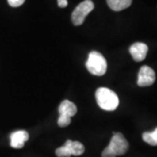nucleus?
<instances>
[{
	"label": "nucleus",
	"mask_w": 157,
	"mask_h": 157,
	"mask_svg": "<svg viewBox=\"0 0 157 157\" xmlns=\"http://www.w3.org/2000/svg\"><path fill=\"white\" fill-rule=\"evenodd\" d=\"M88 72L96 76L104 75L107 69V63L104 56L98 52H91L86 62Z\"/></svg>",
	"instance_id": "3"
},
{
	"label": "nucleus",
	"mask_w": 157,
	"mask_h": 157,
	"mask_svg": "<svg viewBox=\"0 0 157 157\" xmlns=\"http://www.w3.org/2000/svg\"><path fill=\"white\" fill-rule=\"evenodd\" d=\"M95 98L98 106L103 110L113 111L119 106L117 94L107 87H100L96 90Z\"/></svg>",
	"instance_id": "2"
},
{
	"label": "nucleus",
	"mask_w": 157,
	"mask_h": 157,
	"mask_svg": "<svg viewBox=\"0 0 157 157\" xmlns=\"http://www.w3.org/2000/svg\"><path fill=\"white\" fill-rule=\"evenodd\" d=\"M65 145L68 147V150L70 152L71 155L78 156L81 155L85 152L84 145L79 141H73V140H67Z\"/></svg>",
	"instance_id": "9"
},
{
	"label": "nucleus",
	"mask_w": 157,
	"mask_h": 157,
	"mask_svg": "<svg viewBox=\"0 0 157 157\" xmlns=\"http://www.w3.org/2000/svg\"><path fill=\"white\" fill-rule=\"evenodd\" d=\"M107 3L113 11H120L128 8L132 4V0H107Z\"/></svg>",
	"instance_id": "10"
},
{
	"label": "nucleus",
	"mask_w": 157,
	"mask_h": 157,
	"mask_svg": "<svg viewBox=\"0 0 157 157\" xmlns=\"http://www.w3.org/2000/svg\"><path fill=\"white\" fill-rule=\"evenodd\" d=\"M57 1H58V6L61 8H65L67 6V0H57Z\"/></svg>",
	"instance_id": "14"
},
{
	"label": "nucleus",
	"mask_w": 157,
	"mask_h": 157,
	"mask_svg": "<svg viewBox=\"0 0 157 157\" xmlns=\"http://www.w3.org/2000/svg\"><path fill=\"white\" fill-rule=\"evenodd\" d=\"M129 144L121 133H114L108 146L102 151L101 157H116L123 155L128 150Z\"/></svg>",
	"instance_id": "1"
},
{
	"label": "nucleus",
	"mask_w": 157,
	"mask_h": 157,
	"mask_svg": "<svg viewBox=\"0 0 157 157\" xmlns=\"http://www.w3.org/2000/svg\"><path fill=\"white\" fill-rule=\"evenodd\" d=\"M94 8V4L92 0H85L80 3L72 13V22L74 25H81L84 23L86 16Z\"/></svg>",
	"instance_id": "4"
},
{
	"label": "nucleus",
	"mask_w": 157,
	"mask_h": 157,
	"mask_svg": "<svg viewBox=\"0 0 157 157\" xmlns=\"http://www.w3.org/2000/svg\"><path fill=\"white\" fill-rule=\"evenodd\" d=\"M76 113H77V107L75 104L67 100L62 101L59 107V113L62 116L71 118L74 116Z\"/></svg>",
	"instance_id": "8"
},
{
	"label": "nucleus",
	"mask_w": 157,
	"mask_h": 157,
	"mask_svg": "<svg viewBox=\"0 0 157 157\" xmlns=\"http://www.w3.org/2000/svg\"><path fill=\"white\" fill-rule=\"evenodd\" d=\"M25 0H7L8 4L11 6V7H18V6H22L25 3Z\"/></svg>",
	"instance_id": "13"
},
{
	"label": "nucleus",
	"mask_w": 157,
	"mask_h": 157,
	"mask_svg": "<svg viewBox=\"0 0 157 157\" xmlns=\"http://www.w3.org/2000/svg\"><path fill=\"white\" fill-rule=\"evenodd\" d=\"M148 51V47L146 44L141 42H136L129 47V52L132 55L134 60L140 62L145 59Z\"/></svg>",
	"instance_id": "6"
},
{
	"label": "nucleus",
	"mask_w": 157,
	"mask_h": 157,
	"mask_svg": "<svg viewBox=\"0 0 157 157\" xmlns=\"http://www.w3.org/2000/svg\"><path fill=\"white\" fill-rule=\"evenodd\" d=\"M11 138V147L13 148H22L25 142L29 139L28 133L25 130H18L13 132L10 136Z\"/></svg>",
	"instance_id": "7"
},
{
	"label": "nucleus",
	"mask_w": 157,
	"mask_h": 157,
	"mask_svg": "<svg viewBox=\"0 0 157 157\" xmlns=\"http://www.w3.org/2000/svg\"><path fill=\"white\" fill-rule=\"evenodd\" d=\"M155 81V73L147 66L141 67L138 73L137 84L139 86H149Z\"/></svg>",
	"instance_id": "5"
},
{
	"label": "nucleus",
	"mask_w": 157,
	"mask_h": 157,
	"mask_svg": "<svg viewBox=\"0 0 157 157\" xmlns=\"http://www.w3.org/2000/svg\"><path fill=\"white\" fill-rule=\"evenodd\" d=\"M142 139L151 146H157V128L152 132H145L142 134Z\"/></svg>",
	"instance_id": "11"
},
{
	"label": "nucleus",
	"mask_w": 157,
	"mask_h": 157,
	"mask_svg": "<svg viewBox=\"0 0 157 157\" xmlns=\"http://www.w3.org/2000/svg\"><path fill=\"white\" fill-rule=\"evenodd\" d=\"M55 154L58 157H70L71 156V154L68 150V147L66 145L60 147L59 148H57Z\"/></svg>",
	"instance_id": "12"
}]
</instances>
